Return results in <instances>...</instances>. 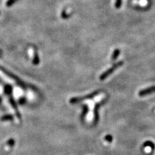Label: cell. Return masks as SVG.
Returning a JSON list of instances; mask_svg holds the SVG:
<instances>
[{"label":"cell","mask_w":155,"mask_h":155,"mask_svg":"<svg viewBox=\"0 0 155 155\" xmlns=\"http://www.w3.org/2000/svg\"><path fill=\"white\" fill-rule=\"evenodd\" d=\"M123 65H124L123 61H119L118 62L114 63L111 68H108L107 71H106L105 72H103V73L100 75V80H102V81L105 80L106 79H107L108 77L109 76H111L112 74H113L115 71L118 69L119 67H120L121 66Z\"/></svg>","instance_id":"obj_1"},{"label":"cell","mask_w":155,"mask_h":155,"mask_svg":"<svg viewBox=\"0 0 155 155\" xmlns=\"http://www.w3.org/2000/svg\"><path fill=\"white\" fill-rule=\"evenodd\" d=\"M100 94V91H96L92 92L91 94H90V95H88L85 96L84 97H80V98H73L71 100V103H76L78 102H80L82 101H84V100H91L93 98H95V96H96Z\"/></svg>","instance_id":"obj_2"},{"label":"cell","mask_w":155,"mask_h":155,"mask_svg":"<svg viewBox=\"0 0 155 155\" xmlns=\"http://www.w3.org/2000/svg\"><path fill=\"white\" fill-rule=\"evenodd\" d=\"M106 102V100H102L101 102H97L94 108V120H93V124L95 125L98 123L99 122V109L104 102Z\"/></svg>","instance_id":"obj_3"},{"label":"cell","mask_w":155,"mask_h":155,"mask_svg":"<svg viewBox=\"0 0 155 155\" xmlns=\"http://www.w3.org/2000/svg\"><path fill=\"white\" fill-rule=\"evenodd\" d=\"M154 92H155V86H151V87H147L146 89H144L141 90V91H140L138 92V95L140 97H143L151 95V94Z\"/></svg>","instance_id":"obj_4"},{"label":"cell","mask_w":155,"mask_h":155,"mask_svg":"<svg viewBox=\"0 0 155 155\" xmlns=\"http://www.w3.org/2000/svg\"><path fill=\"white\" fill-rule=\"evenodd\" d=\"M120 55V50L118 49H115L113 51V55H112L111 60H113V61L116 60L118 58V57L119 56V55Z\"/></svg>","instance_id":"obj_5"},{"label":"cell","mask_w":155,"mask_h":155,"mask_svg":"<svg viewBox=\"0 0 155 155\" xmlns=\"http://www.w3.org/2000/svg\"><path fill=\"white\" fill-rule=\"evenodd\" d=\"M143 146L144 147H149L152 150H154L155 149V145L154 144V143L152 142H151V141L146 142L145 143H143Z\"/></svg>","instance_id":"obj_6"},{"label":"cell","mask_w":155,"mask_h":155,"mask_svg":"<svg viewBox=\"0 0 155 155\" xmlns=\"http://www.w3.org/2000/svg\"><path fill=\"white\" fill-rule=\"evenodd\" d=\"M84 113H83L82 115H83V118H85L86 116V115H87L89 113V106L87 105H84Z\"/></svg>","instance_id":"obj_7"},{"label":"cell","mask_w":155,"mask_h":155,"mask_svg":"<svg viewBox=\"0 0 155 155\" xmlns=\"http://www.w3.org/2000/svg\"><path fill=\"white\" fill-rule=\"evenodd\" d=\"M105 140H106L107 142L111 143V142H113V136H112L111 135H106L105 136Z\"/></svg>","instance_id":"obj_8"},{"label":"cell","mask_w":155,"mask_h":155,"mask_svg":"<svg viewBox=\"0 0 155 155\" xmlns=\"http://www.w3.org/2000/svg\"><path fill=\"white\" fill-rule=\"evenodd\" d=\"M122 0H116V1H115V7L116 9H120L122 5Z\"/></svg>","instance_id":"obj_9"}]
</instances>
